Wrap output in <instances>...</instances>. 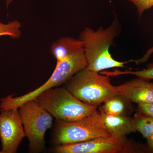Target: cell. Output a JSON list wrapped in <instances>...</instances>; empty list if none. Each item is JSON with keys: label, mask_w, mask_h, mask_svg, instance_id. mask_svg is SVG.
Returning <instances> with one entry per match:
<instances>
[{"label": "cell", "mask_w": 153, "mask_h": 153, "mask_svg": "<svg viewBox=\"0 0 153 153\" xmlns=\"http://www.w3.org/2000/svg\"><path fill=\"white\" fill-rule=\"evenodd\" d=\"M120 30L119 22L115 15L113 21L108 27L101 26L96 31L87 27L81 32L79 38L83 44L88 69L101 72L110 68L125 67L126 64L133 61H118L110 53V47Z\"/></svg>", "instance_id": "cell-1"}, {"label": "cell", "mask_w": 153, "mask_h": 153, "mask_svg": "<svg viewBox=\"0 0 153 153\" xmlns=\"http://www.w3.org/2000/svg\"><path fill=\"white\" fill-rule=\"evenodd\" d=\"M112 136L97 110L73 121L57 120L52 138L55 146L71 144L101 137Z\"/></svg>", "instance_id": "cell-2"}, {"label": "cell", "mask_w": 153, "mask_h": 153, "mask_svg": "<svg viewBox=\"0 0 153 153\" xmlns=\"http://www.w3.org/2000/svg\"><path fill=\"white\" fill-rule=\"evenodd\" d=\"M66 88L85 104L97 106L117 94L110 76L85 68L67 81Z\"/></svg>", "instance_id": "cell-3"}, {"label": "cell", "mask_w": 153, "mask_h": 153, "mask_svg": "<svg viewBox=\"0 0 153 153\" xmlns=\"http://www.w3.org/2000/svg\"><path fill=\"white\" fill-rule=\"evenodd\" d=\"M34 100L57 120H78L97 110V106L85 104L66 87L49 89Z\"/></svg>", "instance_id": "cell-4"}, {"label": "cell", "mask_w": 153, "mask_h": 153, "mask_svg": "<svg viewBox=\"0 0 153 153\" xmlns=\"http://www.w3.org/2000/svg\"><path fill=\"white\" fill-rule=\"evenodd\" d=\"M86 66L87 63L84 52L71 55L60 61H57L55 70L51 76L40 87L18 97H14V95L12 94L1 99L0 111L19 108L25 102L35 99L44 91L58 87L67 82L74 74L86 68Z\"/></svg>", "instance_id": "cell-5"}, {"label": "cell", "mask_w": 153, "mask_h": 153, "mask_svg": "<svg viewBox=\"0 0 153 153\" xmlns=\"http://www.w3.org/2000/svg\"><path fill=\"white\" fill-rule=\"evenodd\" d=\"M54 152L57 153H153L148 146L130 141L126 136H113L57 146Z\"/></svg>", "instance_id": "cell-6"}, {"label": "cell", "mask_w": 153, "mask_h": 153, "mask_svg": "<svg viewBox=\"0 0 153 153\" xmlns=\"http://www.w3.org/2000/svg\"><path fill=\"white\" fill-rule=\"evenodd\" d=\"M19 113L26 137L29 141L30 152H41L45 147V135L52 125V116L35 100L19 107Z\"/></svg>", "instance_id": "cell-7"}, {"label": "cell", "mask_w": 153, "mask_h": 153, "mask_svg": "<svg viewBox=\"0 0 153 153\" xmlns=\"http://www.w3.org/2000/svg\"><path fill=\"white\" fill-rule=\"evenodd\" d=\"M19 108L4 110L0 114V140L1 153H16L26 137Z\"/></svg>", "instance_id": "cell-8"}, {"label": "cell", "mask_w": 153, "mask_h": 153, "mask_svg": "<svg viewBox=\"0 0 153 153\" xmlns=\"http://www.w3.org/2000/svg\"><path fill=\"white\" fill-rule=\"evenodd\" d=\"M117 94L137 104L153 102V82L138 77L115 86Z\"/></svg>", "instance_id": "cell-9"}, {"label": "cell", "mask_w": 153, "mask_h": 153, "mask_svg": "<svg viewBox=\"0 0 153 153\" xmlns=\"http://www.w3.org/2000/svg\"><path fill=\"white\" fill-rule=\"evenodd\" d=\"M100 114L107 129L113 136L125 137L136 131L132 118L127 115H114L102 112Z\"/></svg>", "instance_id": "cell-10"}, {"label": "cell", "mask_w": 153, "mask_h": 153, "mask_svg": "<svg viewBox=\"0 0 153 153\" xmlns=\"http://www.w3.org/2000/svg\"><path fill=\"white\" fill-rule=\"evenodd\" d=\"M50 50L57 62L68 56L83 52L84 48L82 41L79 38L66 36L54 42Z\"/></svg>", "instance_id": "cell-11"}, {"label": "cell", "mask_w": 153, "mask_h": 153, "mask_svg": "<svg viewBox=\"0 0 153 153\" xmlns=\"http://www.w3.org/2000/svg\"><path fill=\"white\" fill-rule=\"evenodd\" d=\"M129 101L119 94H115L103 102L100 112L114 115H127L130 111Z\"/></svg>", "instance_id": "cell-12"}, {"label": "cell", "mask_w": 153, "mask_h": 153, "mask_svg": "<svg viewBox=\"0 0 153 153\" xmlns=\"http://www.w3.org/2000/svg\"><path fill=\"white\" fill-rule=\"evenodd\" d=\"M132 121L136 131L139 132L146 139L153 134V118L139 112H137Z\"/></svg>", "instance_id": "cell-13"}, {"label": "cell", "mask_w": 153, "mask_h": 153, "mask_svg": "<svg viewBox=\"0 0 153 153\" xmlns=\"http://www.w3.org/2000/svg\"><path fill=\"white\" fill-rule=\"evenodd\" d=\"M101 74L111 76H117L119 75H124V74H131L137 76V77L150 80L153 79V62H152L148 65L147 67L143 70L138 71H132L130 70L121 71L116 69L113 71H104L100 72Z\"/></svg>", "instance_id": "cell-14"}, {"label": "cell", "mask_w": 153, "mask_h": 153, "mask_svg": "<svg viewBox=\"0 0 153 153\" xmlns=\"http://www.w3.org/2000/svg\"><path fill=\"white\" fill-rule=\"evenodd\" d=\"M22 25L17 20L4 23L0 21V37L7 36L13 39H18L22 35Z\"/></svg>", "instance_id": "cell-15"}, {"label": "cell", "mask_w": 153, "mask_h": 153, "mask_svg": "<svg viewBox=\"0 0 153 153\" xmlns=\"http://www.w3.org/2000/svg\"><path fill=\"white\" fill-rule=\"evenodd\" d=\"M133 4L137 11L139 19L141 17L145 11L153 7V0H128Z\"/></svg>", "instance_id": "cell-16"}, {"label": "cell", "mask_w": 153, "mask_h": 153, "mask_svg": "<svg viewBox=\"0 0 153 153\" xmlns=\"http://www.w3.org/2000/svg\"><path fill=\"white\" fill-rule=\"evenodd\" d=\"M137 112L142 113L153 118V102L137 105Z\"/></svg>", "instance_id": "cell-17"}, {"label": "cell", "mask_w": 153, "mask_h": 153, "mask_svg": "<svg viewBox=\"0 0 153 153\" xmlns=\"http://www.w3.org/2000/svg\"><path fill=\"white\" fill-rule=\"evenodd\" d=\"M146 140L148 146L153 153V134Z\"/></svg>", "instance_id": "cell-18"}, {"label": "cell", "mask_w": 153, "mask_h": 153, "mask_svg": "<svg viewBox=\"0 0 153 153\" xmlns=\"http://www.w3.org/2000/svg\"><path fill=\"white\" fill-rule=\"evenodd\" d=\"M13 0H6V5H7V8L10 5L11 3L13 2Z\"/></svg>", "instance_id": "cell-19"}]
</instances>
